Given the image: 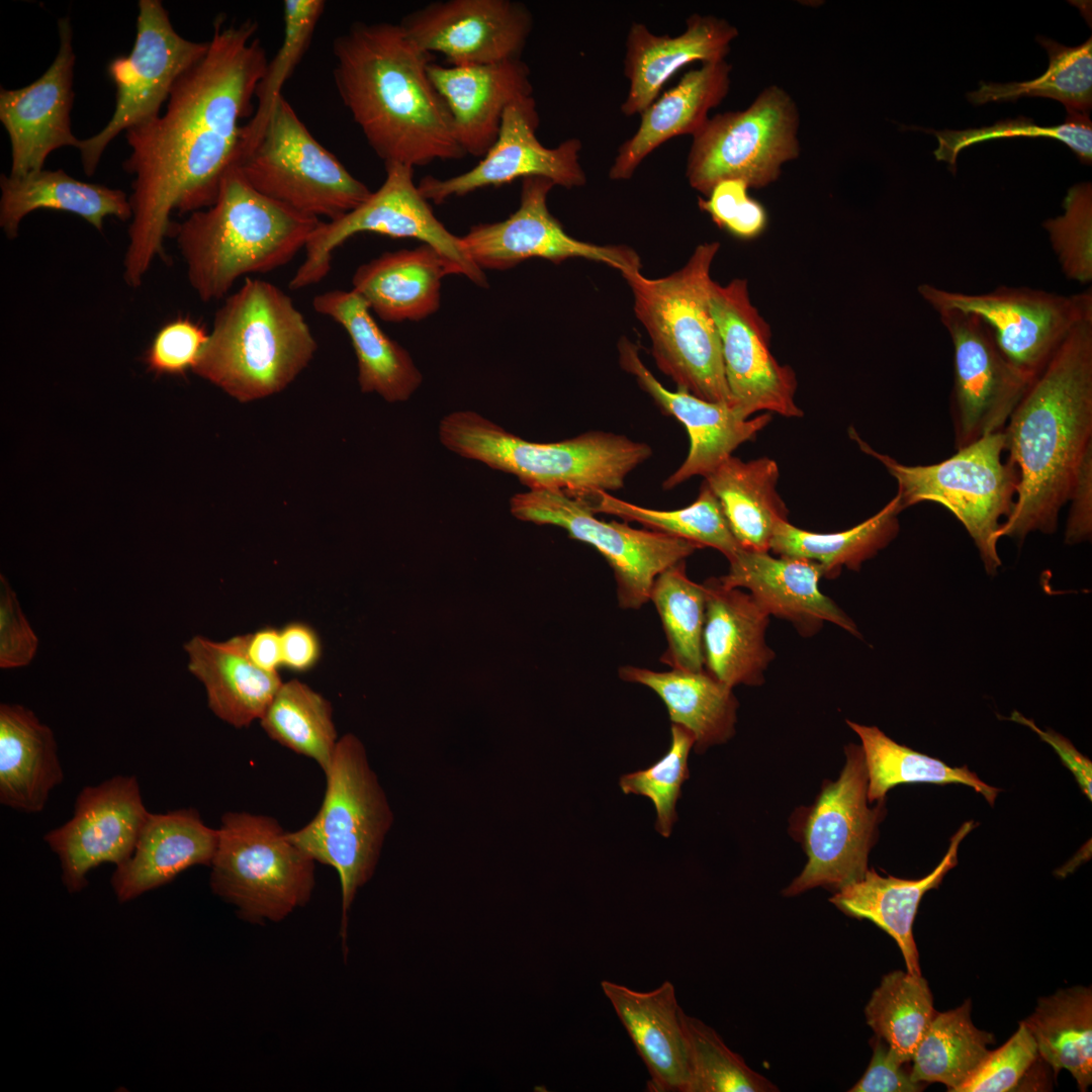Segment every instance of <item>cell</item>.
I'll use <instances>...</instances> for the list:
<instances>
[{"instance_id":"e575fe53","label":"cell","mask_w":1092,"mask_h":1092,"mask_svg":"<svg viewBox=\"0 0 1092 1092\" xmlns=\"http://www.w3.org/2000/svg\"><path fill=\"white\" fill-rule=\"evenodd\" d=\"M453 274L449 263L433 247L387 252L360 265L352 289L381 320L418 322L440 306L442 278Z\"/></svg>"},{"instance_id":"11a10c76","label":"cell","mask_w":1092,"mask_h":1092,"mask_svg":"<svg viewBox=\"0 0 1092 1092\" xmlns=\"http://www.w3.org/2000/svg\"><path fill=\"white\" fill-rule=\"evenodd\" d=\"M1064 213L1042 222L1064 275L1083 285L1092 281V184L1073 185Z\"/></svg>"},{"instance_id":"bcb514c9","label":"cell","mask_w":1092,"mask_h":1092,"mask_svg":"<svg viewBox=\"0 0 1092 1092\" xmlns=\"http://www.w3.org/2000/svg\"><path fill=\"white\" fill-rule=\"evenodd\" d=\"M332 715L329 701L293 679L282 682L260 723L271 739L314 760L326 775L339 740Z\"/></svg>"},{"instance_id":"f546056e","label":"cell","mask_w":1092,"mask_h":1092,"mask_svg":"<svg viewBox=\"0 0 1092 1092\" xmlns=\"http://www.w3.org/2000/svg\"><path fill=\"white\" fill-rule=\"evenodd\" d=\"M601 988L649 1072V1090L685 1092L689 1052L673 984L643 992L603 980Z\"/></svg>"},{"instance_id":"be15d7a7","label":"cell","mask_w":1092,"mask_h":1092,"mask_svg":"<svg viewBox=\"0 0 1092 1092\" xmlns=\"http://www.w3.org/2000/svg\"><path fill=\"white\" fill-rule=\"evenodd\" d=\"M1010 720L1029 727L1042 741L1049 743L1074 775L1086 797L1092 800V762L1088 757L1080 753L1066 737L1052 729H1039L1032 720L1025 718L1019 712H1013Z\"/></svg>"},{"instance_id":"60d3db41","label":"cell","mask_w":1092,"mask_h":1092,"mask_svg":"<svg viewBox=\"0 0 1092 1092\" xmlns=\"http://www.w3.org/2000/svg\"><path fill=\"white\" fill-rule=\"evenodd\" d=\"M1023 1023L1033 1036L1040 1056L1058 1075L1070 1072L1078 1088L1092 1083V992L1075 986L1037 1000Z\"/></svg>"},{"instance_id":"484cf974","label":"cell","mask_w":1092,"mask_h":1092,"mask_svg":"<svg viewBox=\"0 0 1092 1092\" xmlns=\"http://www.w3.org/2000/svg\"><path fill=\"white\" fill-rule=\"evenodd\" d=\"M822 576L825 569L812 560L741 549L719 579L748 590L769 616L789 621L804 637L816 634L824 622L860 637L854 621L820 590Z\"/></svg>"},{"instance_id":"6f0895ef","label":"cell","mask_w":1092,"mask_h":1092,"mask_svg":"<svg viewBox=\"0 0 1092 1092\" xmlns=\"http://www.w3.org/2000/svg\"><path fill=\"white\" fill-rule=\"evenodd\" d=\"M207 340L208 333L199 323L190 317H176L157 332L145 362L157 375H183L193 370Z\"/></svg>"},{"instance_id":"7a4b0ae2","label":"cell","mask_w":1092,"mask_h":1092,"mask_svg":"<svg viewBox=\"0 0 1092 1092\" xmlns=\"http://www.w3.org/2000/svg\"><path fill=\"white\" fill-rule=\"evenodd\" d=\"M333 53L338 93L384 164L415 168L466 156L429 77L431 55L399 24L355 22L336 37Z\"/></svg>"},{"instance_id":"680465c9","label":"cell","mask_w":1092,"mask_h":1092,"mask_svg":"<svg viewBox=\"0 0 1092 1092\" xmlns=\"http://www.w3.org/2000/svg\"><path fill=\"white\" fill-rule=\"evenodd\" d=\"M747 184L739 179H727L717 183L707 199H699V207L733 236L751 240L758 237L766 225L763 206L748 195Z\"/></svg>"},{"instance_id":"5bb4252c","label":"cell","mask_w":1092,"mask_h":1092,"mask_svg":"<svg viewBox=\"0 0 1092 1092\" xmlns=\"http://www.w3.org/2000/svg\"><path fill=\"white\" fill-rule=\"evenodd\" d=\"M510 511L518 520L564 529L570 538L592 545L613 570L619 606L639 609L650 601L655 578L702 547L649 529L596 517L587 496L560 490L529 489L515 494Z\"/></svg>"},{"instance_id":"5b68a950","label":"cell","mask_w":1092,"mask_h":1092,"mask_svg":"<svg viewBox=\"0 0 1092 1092\" xmlns=\"http://www.w3.org/2000/svg\"><path fill=\"white\" fill-rule=\"evenodd\" d=\"M316 342L292 299L248 278L216 310L193 372L241 402L284 389L311 360Z\"/></svg>"},{"instance_id":"f907efd6","label":"cell","mask_w":1092,"mask_h":1092,"mask_svg":"<svg viewBox=\"0 0 1092 1092\" xmlns=\"http://www.w3.org/2000/svg\"><path fill=\"white\" fill-rule=\"evenodd\" d=\"M323 0H286L283 4L284 36L256 91L254 115L243 125L237 162L247 157L259 143L281 90L304 56L324 12Z\"/></svg>"},{"instance_id":"8fae6325","label":"cell","mask_w":1092,"mask_h":1092,"mask_svg":"<svg viewBox=\"0 0 1092 1092\" xmlns=\"http://www.w3.org/2000/svg\"><path fill=\"white\" fill-rule=\"evenodd\" d=\"M839 778L825 781L809 807L794 813L792 829L808 860L783 891L796 896L816 887L833 892L861 880L885 817V799L873 808L868 800V772L861 747L848 744Z\"/></svg>"},{"instance_id":"f35d334b","label":"cell","mask_w":1092,"mask_h":1092,"mask_svg":"<svg viewBox=\"0 0 1092 1092\" xmlns=\"http://www.w3.org/2000/svg\"><path fill=\"white\" fill-rule=\"evenodd\" d=\"M619 676L656 693L665 704L672 724L692 733L699 754L710 746L725 743L735 733L738 702L732 688L705 669L654 671L624 665L619 668Z\"/></svg>"},{"instance_id":"44dd1931","label":"cell","mask_w":1092,"mask_h":1092,"mask_svg":"<svg viewBox=\"0 0 1092 1092\" xmlns=\"http://www.w3.org/2000/svg\"><path fill=\"white\" fill-rule=\"evenodd\" d=\"M149 814L134 776H115L84 787L73 817L43 836L60 859L67 891H82L88 873L99 864L118 867L129 859Z\"/></svg>"},{"instance_id":"7bdbcfd3","label":"cell","mask_w":1092,"mask_h":1092,"mask_svg":"<svg viewBox=\"0 0 1092 1092\" xmlns=\"http://www.w3.org/2000/svg\"><path fill=\"white\" fill-rule=\"evenodd\" d=\"M994 1042L991 1033L977 1028L971 1019V1001L936 1013L918 1043L910 1076L920 1083H941L959 1092L985 1061Z\"/></svg>"},{"instance_id":"f6af8a7d","label":"cell","mask_w":1092,"mask_h":1092,"mask_svg":"<svg viewBox=\"0 0 1092 1092\" xmlns=\"http://www.w3.org/2000/svg\"><path fill=\"white\" fill-rule=\"evenodd\" d=\"M1050 64L1039 77L1025 82L985 83L967 94L975 104L1014 102L1021 97H1046L1060 101L1067 113L1089 115L1092 107V37L1077 47H1066L1037 36Z\"/></svg>"},{"instance_id":"e0dca14e","label":"cell","mask_w":1092,"mask_h":1092,"mask_svg":"<svg viewBox=\"0 0 1092 1092\" xmlns=\"http://www.w3.org/2000/svg\"><path fill=\"white\" fill-rule=\"evenodd\" d=\"M209 48V41H192L173 27L160 0H140L136 36L127 56L112 59L107 73L116 89L114 112L96 134L80 141L78 150L84 172L92 176L109 143L121 131L160 115L177 80Z\"/></svg>"},{"instance_id":"91938a15","label":"cell","mask_w":1092,"mask_h":1092,"mask_svg":"<svg viewBox=\"0 0 1092 1092\" xmlns=\"http://www.w3.org/2000/svg\"><path fill=\"white\" fill-rule=\"evenodd\" d=\"M38 648V638L26 619L16 593L0 576V667L14 669L28 665Z\"/></svg>"},{"instance_id":"ab89813d","label":"cell","mask_w":1092,"mask_h":1092,"mask_svg":"<svg viewBox=\"0 0 1092 1092\" xmlns=\"http://www.w3.org/2000/svg\"><path fill=\"white\" fill-rule=\"evenodd\" d=\"M779 475L772 459L745 462L731 455L705 477L745 550L768 552L776 526L788 521V509L777 491Z\"/></svg>"},{"instance_id":"9f6ffc18","label":"cell","mask_w":1092,"mask_h":1092,"mask_svg":"<svg viewBox=\"0 0 1092 1092\" xmlns=\"http://www.w3.org/2000/svg\"><path fill=\"white\" fill-rule=\"evenodd\" d=\"M1037 1057L1035 1040L1021 1022L1007 1042L996 1051H990L977 1072L959 1092L1011 1091Z\"/></svg>"},{"instance_id":"ac0fdd59","label":"cell","mask_w":1092,"mask_h":1092,"mask_svg":"<svg viewBox=\"0 0 1092 1092\" xmlns=\"http://www.w3.org/2000/svg\"><path fill=\"white\" fill-rule=\"evenodd\" d=\"M710 305L721 340L733 405L745 419L759 411L802 417L794 370L770 352L771 331L750 299L746 279L712 282Z\"/></svg>"},{"instance_id":"52a82bcc","label":"cell","mask_w":1092,"mask_h":1092,"mask_svg":"<svg viewBox=\"0 0 1092 1092\" xmlns=\"http://www.w3.org/2000/svg\"><path fill=\"white\" fill-rule=\"evenodd\" d=\"M719 249L718 242L699 245L680 269L664 277L647 278L641 270L622 276L659 370L677 388L707 401L733 404L710 305L711 267Z\"/></svg>"},{"instance_id":"d4e9b609","label":"cell","mask_w":1092,"mask_h":1092,"mask_svg":"<svg viewBox=\"0 0 1092 1092\" xmlns=\"http://www.w3.org/2000/svg\"><path fill=\"white\" fill-rule=\"evenodd\" d=\"M618 351L622 369L635 377L662 413L675 418L688 432V456L663 481L664 489L696 475L708 476L738 446L753 440L771 420L767 413L745 419L733 404L707 401L681 388L668 390L645 366L638 346L625 337L618 343Z\"/></svg>"},{"instance_id":"6da1fadb","label":"cell","mask_w":1092,"mask_h":1092,"mask_svg":"<svg viewBox=\"0 0 1092 1092\" xmlns=\"http://www.w3.org/2000/svg\"><path fill=\"white\" fill-rule=\"evenodd\" d=\"M257 30L254 20L225 24L217 16L207 53L174 84L166 112L125 131L131 151L122 166L133 180L123 279L131 288L164 255L172 212L212 205L237 162L241 121L253 112L268 64Z\"/></svg>"},{"instance_id":"9a60e30c","label":"cell","mask_w":1092,"mask_h":1092,"mask_svg":"<svg viewBox=\"0 0 1092 1092\" xmlns=\"http://www.w3.org/2000/svg\"><path fill=\"white\" fill-rule=\"evenodd\" d=\"M918 293L936 312L954 309L979 316L1006 360L1030 380L1078 326L1092 320L1090 287L1069 295L1008 285L966 293L923 283Z\"/></svg>"},{"instance_id":"1f68e13d","label":"cell","mask_w":1092,"mask_h":1092,"mask_svg":"<svg viewBox=\"0 0 1092 1092\" xmlns=\"http://www.w3.org/2000/svg\"><path fill=\"white\" fill-rule=\"evenodd\" d=\"M731 66L726 60L703 64L686 73L671 89L654 100L642 113L635 133L624 142L614 159L609 176L630 179L643 160L668 140L697 133L730 88Z\"/></svg>"},{"instance_id":"74e56055","label":"cell","mask_w":1092,"mask_h":1092,"mask_svg":"<svg viewBox=\"0 0 1092 1092\" xmlns=\"http://www.w3.org/2000/svg\"><path fill=\"white\" fill-rule=\"evenodd\" d=\"M0 226L9 239L18 235L21 220L38 209L73 213L98 232L104 219H131L129 197L120 189L87 183L64 170H40L22 177L0 176Z\"/></svg>"},{"instance_id":"836d02e7","label":"cell","mask_w":1092,"mask_h":1092,"mask_svg":"<svg viewBox=\"0 0 1092 1092\" xmlns=\"http://www.w3.org/2000/svg\"><path fill=\"white\" fill-rule=\"evenodd\" d=\"M189 671L202 682L211 712L235 728L260 720L282 685L279 674L261 669L247 652V635L225 641L203 636L184 644Z\"/></svg>"},{"instance_id":"8d00e7d4","label":"cell","mask_w":1092,"mask_h":1092,"mask_svg":"<svg viewBox=\"0 0 1092 1092\" xmlns=\"http://www.w3.org/2000/svg\"><path fill=\"white\" fill-rule=\"evenodd\" d=\"M313 309L341 325L358 360L363 392H376L388 402L404 401L422 383L411 355L377 325L365 299L353 289L330 290L312 299Z\"/></svg>"},{"instance_id":"681fc988","label":"cell","mask_w":1092,"mask_h":1092,"mask_svg":"<svg viewBox=\"0 0 1092 1092\" xmlns=\"http://www.w3.org/2000/svg\"><path fill=\"white\" fill-rule=\"evenodd\" d=\"M650 601L660 617L667 640L661 661L671 669L704 670L702 635L706 610L703 583L691 580L685 560L658 574Z\"/></svg>"},{"instance_id":"4316f807","label":"cell","mask_w":1092,"mask_h":1092,"mask_svg":"<svg viewBox=\"0 0 1092 1092\" xmlns=\"http://www.w3.org/2000/svg\"><path fill=\"white\" fill-rule=\"evenodd\" d=\"M428 73L448 108L455 138L465 155H485L510 105L535 102L530 70L521 59L474 66L431 63Z\"/></svg>"},{"instance_id":"816d5d0a","label":"cell","mask_w":1092,"mask_h":1092,"mask_svg":"<svg viewBox=\"0 0 1092 1092\" xmlns=\"http://www.w3.org/2000/svg\"><path fill=\"white\" fill-rule=\"evenodd\" d=\"M681 1020L689 1052V1078L685 1092L779 1090L731 1051L714 1028L685 1011Z\"/></svg>"},{"instance_id":"d590c367","label":"cell","mask_w":1092,"mask_h":1092,"mask_svg":"<svg viewBox=\"0 0 1092 1092\" xmlns=\"http://www.w3.org/2000/svg\"><path fill=\"white\" fill-rule=\"evenodd\" d=\"M63 780L53 730L30 709L1 704L0 803L19 812H40Z\"/></svg>"},{"instance_id":"ffe728a7","label":"cell","mask_w":1092,"mask_h":1092,"mask_svg":"<svg viewBox=\"0 0 1092 1092\" xmlns=\"http://www.w3.org/2000/svg\"><path fill=\"white\" fill-rule=\"evenodd\" d=\"M554 183L543 177L523 179L520 205L508 218L478 223L460 237L466 253L482 271L507 270L530 258L559 264L570 258L601 262L622 273L641 270L639 255L625 246H601L569 236L550 213L547 196Z\"/></svg>"},{"instance_id":"4fadbf2b","label":"cell","mask_w":1092,"mask_h":1092,"mask_svg":"<svg viewBox=\"0 0 1092 1092\" xmlns=\"http://www.w3.org/2000/svg\"><path fill=\"white\" fill-rule=\"evenodd\" d=\"M799 120L795 101L777 85L764 88L744 110L709 117L693 135L689 184L708 196L727 179L742 180L749 188L775 182L782 166L799 156Z\"/></svg>"},{"instance_id":"c3c4849f","label":"cell","mask_w":1092,"mask_h":1092,"mask_svg":"<svg viewBox=\"0 0 1092 1092\" xmlns=\"http://www.w3.org/2000/svg\"><path fill=\"white\" fill-rule=\"evenodd\" d=\"M936 1013L927 981L903 971L885 975L864 1009L868 1025L903 1064L911 1062Z\"/></svg>"},{"instance_id":"30bf717a","label":"cell","mask_w":1092,"mask_h":1092,"mask_svg":"<svg viewBox=\"0 0 1092 1092\" xmlns=\"http://www.w3.org/2000/svg\"><path fill=\"white\" fill-rule=\"evenodd\" d=\"M217 831L209 885L240 918L279 922L310 900L315 861L275 818L231 811Z\"/></svg>"},{"instance_id":"ee69618b","label":"cell","mask_w":1092,"mask_h":1092,"mask_svg":"<svg viewBox=\"0 0 1092 1092\" xmlns=\"http://www.w3.org/2000/svg\"><path fill=\"white\" fill-rule=\"evenodd\" d=\"M847 725L860 739L868 772L870 803L886 798L887 792L901 784H964L980 793L993 806L1000 789L989 786L968 766L952 767L944 761L899 744L876 726L849 720Z\"/></svg>"},{"instance_id":"f5cc1de1","label":"cell","mask_w":1092,"mask_h":1092,"mask_svg":"<svg viewBox=\"0 0 1092 1092\" xmlns=\"http://www.w3.org/2000/svg\"><path fill=\"white\" fill-rule=\"evenodd\" d=\"M938 148L933 152L937 161H944L954 174L957 159L962 150L986 141L1001 138H1052L1066 144L1085 165L1092 162V123L1089 115L1067 113L1065 123L1042 126L1025 116L999 120L993 125L963 130L932 131Z\"/></svg>"},{"instance_id":"7c38bea8","label":"cell","mask_w":1092,"mask_h":1092,"mask_svg":"<svg viewBox=\"0 0 1092 1092\" xmlns=\"http://www.w3.org/2000/svg\"><path fill=\"white\" fill-rule=\"evenodd\" d=\"M236 165L264 196L302 214L335 220L371 194L309 132L281 96L252 152Z\"/></svg>"},{"instance_id":"83f0119b","label":"cell","mask_w":1092,"mask_h":1092,"mask_svg":"<svg viewBox=\"0 0 1092 1092\" xmlns=\"http://www.w3.org/2000/svg\"><path fill=\"white\" fill-rule=\"evenodd\" d=\"M703 585L704 669L732 689L762 685L776 656L765 639L770 616L749 593L726 586L719 577H711Z\"/></svg>"},{"instance_id":"3957f363","label":"cell","mask_w":1092,"mask_h":1092,"mask_svg":"<svg viewBox=\"0 0 1092 1092\" xmlns=\"http://www.w3.org/2000/svg\"><path fill=\"white\" fill-rule=\"evenodd\" d=\"M1003 433L1018 485L998 537L1022 542L1034 531L1052 534L1092 448V320L1068 336L1031 381Z\"/></svg>"},{"instance_id":"d6a6232c","label":"cell","mask_w":1092,"mask_h":1092,"mask_svg":"<svg viewBox=\"0 0 1092 1092\" xmlns=\"http://www.w3.org/2000/svg\"><path fill=\"white\" fill-rule=\"evenodd\" d=\"M965 822L951 836L948 849L937 867L919 880L883 877L874 869L863 878L834 892L829 901L845 915L867 919L889 934L898 944L907 972L921 975L919 953L913 936V922L922 897L937 888L944 876L957 866L960 843L974 828Z\"/></svg>"},{"instance_id":"cb8c5ba5","label":"cell","mask_w":1092,"mask_h":1092,"mask_svg":"<svg viewBox=\"0 0 1092 1092\" xmlns=\"http://www.w3.org/2000/svg\"><path fill=\"white\" fill-rule=\"evenodd\" d=\"M60 46L48 70L19 89H0V120L11 144L10 176L43 169L48 156L80 145L71 128L75 54L68 17L58 21Z\"/></svg>"},{"instance_id":"db71d44e","label":"cell","mask_w":1092,"mask_h":1092,"mask_svg":"<svg viewBox=\"0 0 1092 1092\" xmlns=\"http://www.w3.org/2000/svg\"><path fill=\"white\" fill-rule=\"evenodd\" d=\"M671 740L667 752L651 766L626 774L619 786L626 795L648 798L656 812L655 829L663 837L671 834L677 821L675 806L681 796V786L689 779V753L695 739L684 727L671 725Z\"/></svg>"},{"instance_id":"7402d4cb","label":"cell","mask_w":1092,"mask_h":1092,"mask_svg":"<svg viewBox=\"0 0 1092 1092\" xmlns=\"http://www.w3.org/2000/svg\"><path fill=\"white\" fill-rule=\"evenodd\" d=\"M398 24L425 53L441 54L451 66H474L521 59L533 17L513 0H447L412 11Z\"/></svg>"},{"instance_id":"6125c7cd","label":"cell","mask_w":1092,"mask_h":1092,"mask_svg":"<svg viewBox=\"0 0 1092 1092\" xmlns=\"http://www.w3.org/2000/svg\"><path fill=\"white\" fill-rule=\"evenodd\" d=\"M1068 502L1071 506L1065 542L1072 545L1090 540L1092 534V448L1085 453L1077 469Z\"/></svg>"},{"instance_id":"277c9868","label":"cell","mask_w":1092,"mask_h":1092,"mask_svg":"<svg viewBox=\"0 0 1092 1092\" xmlns=\"http://www.w3.org/2000/svg\"><path fill=\"white\" fill-rule=\"evenodd\" d=\"M321 222L259 193L234 164L213 204L173 224L171 234L192 289L209 302L225 297L240 277L290 262Z\"/></svg>"},{"instance_id":"d6986e66","label":"cell","mask_w":1092,"mask_h":1092,"mask_svg":"<svg viewBox=\"0 0 1092 1092\" xmlns=\"http://www.w3.org/2000/svg\"><path fill=\"white\" fill-rule=\"evenodd\" d=\"M937 313L953 348L950 411L958 450L1003 431L1032 380L1006 360L979 316L954 309Z\"/></svg>"},{"instance_id":"9c48e42d","label":"cell","mask_w":1092,"mask_h":1092,"mask_svg":"<svg viewBox=\"0 0 1092 1092\" xmlns=\"http://www.w3.org/2000/svg\"><path fill=\"white\" fill-rule=\"evenodd\" d=\"M859 448L879 460L896 479L901 510L922 502L943 506L963 524L976 544L988 574L997 573L998 533L1010 516L1018 473L1003 461V431L989 434L958 449L947 459L929 465H905L874 450L855 433ZM1004 520V521H1005Z\"/></svg>"},{"instance_id":"03108f58","label":"cell","mask_w":1092,"mask_h":1092,"mask_svg":"<svg viewBox=\"0 0 1092 1092\" xmlns=\"http://www.w3.org/2000/svg\"><path fill=\"white\" fill-rule=\"evenodd\" d=\"M247 652L254 664L263 670L276 672L282 665L280 631L264 628L247 635Z\"/></svg>"},{"instance_id":"2e32d148","label":"cell","mask_w":1092,"mask_h":1092,"mask_svg":"<svg viewBox=\"0 0 1092 1092\" xmlns=\"http://www.w3.org/2000/svg\"><path fill=\"white\" fill-rule=\"evenodd\" d=\"M382 185L355 209L322 221L305 246V258L289 282L292 290L322 281L331 270L336 248L359 233L391 238H412L433 247L449 263L453 274L464 275L480 287L487 286L484 272L470 259L459 237L436 217L414 181V168L386 163Z\"/></svg>"},{"instance_id":"4dcf8cb0","label":"cell","mask_w":1092,"mask_h":1092,"mask_svg":"<svg viewBox=\"0 0 1092 1092\" xmlns=\"http://www.w3.org/2000/svg\"><path fill=\"white\" fill-rule=\"evenodd\" d=\"M217 841V829L207 826L195 809L150 813L132 855L112 874L118 902L168 884L191 867H210Z\"/></svg>"},{"instance_id":"ba28073f","label":"cell","mask_w":1092,"mask_h":1092,"mask_svg":"<svg viewBox=\"0 0 1092 1092\" xmlns=\"http://www.w3.org/2000/svg\"><path fill=\"white\" fill-rule=\"evenodd\" d=\"M326 776V792L315 816L291 840L315 862L337 872L342 895L341 936L346 943L348 912L358 890L373 876L393 821L387 797L358 737L339 738Z\"/></svg>"},{"instance_id":"94428289","label":"cell","mask_w":1092,"mask_h":1092,"mask_svg":"<svg viewBox=\"0 0 1092 1092\" xmlns=\"http://www.w3.org/2000/svg\"><path fill=\"white\" fill-rule=\"evenodd\" d=\"M904 1064L880 1037L875 1038L873 1057L862 1077L850 1092H918L924 1085L912 1080Z\"/></svg>"},{"instance_id":"e7e4bbea","label":"cell","mask_w":1092,"mask_h":1092,"mask_svg":"<svg viewBox=\"0 0 1092 1092\" xmlns=\"http://www.w3.org/2000/svg\"><path fill=\"white\" fill-rule=\"evenodd\" d=\"M282 665L294 671H306L318 660L321 644L315 632L306 624L294 622L281 631Z\"/></svg>"},{"instance_id":"8992f818","label":"cell","mask_w":1092,"mask_h":1092,"mask_svg":"<svg viewBox=\"0 0 1092 1092\" xmlns=\"http://www.w3.org/2000/svg\"><path fill=\"white\" fill-rule=\"evenodd\" d=\"M439 438L453 453L513 474L529 489L581 496L622 488L629 473L652 454L646 443L602 431L530 442L471 411L444 417Z\"/></svg>"},{"instance_id":"b9f144b4","label":"cell","mask_w":1092,"mask_h":1092,"mask_svg":"<svg viewBox=\"0 0 1092 1092\" xmlns=\"http://www.w3.org/2000/svg\"><path fill=\"white\" fill-rule=\"evenodd\" d=\"M895 495L881 511L862 523L842 532L815 533L781 521L775 528L771 550L779 556L795 557L819 563L826 576H834L842 567L858 570L861 564L884 549L898 534L901 512Z\"/></svg>"},{"instance_id":"f1b7e54d","label":"cell","mask_w":1092,"mask_h":1092,"mask_svg":"<svg viewBox=\"0 0 1092 1092\" xmlns=\"http://www.w3.org/2000/svg\"><path fill=\"white\" fill-rule=\"evenodd\" d=\"M737 28L713 15L693 14L685 30L675 36L654 34L642 23L634 22L626 39L624 73L629 81L621 111L641 114L679 69L690 63L703 64L725 60Z\"/></svg>"},{"instance_id":"603a6c76","label":"cell","mask_w":1092,"mask_h":1092,"mask_svg":"<svg viewBox=\"0 0 1092 1092\" xmlns=\"http://www.w3.org/2000/svg\"><path fill=\"white\" fill-rule=\"evenodd\" d=\"M538 124L535 102L510 105L494 143L482 159L470 170L448 179L424 177L418 184L421 194L440 204L452 196L527 177H543L569 189L584 185L586 176L579 163L581 142L568 139L555 148L544 147L535 133Z\"/></svg>"},{"instance_id":"7dc6e473","label":"cell","mask_w":1092,"mask_h":1092,"mask_svg":"<svg viewBox=\"0 0 1092 1092\" xmlns=\"http://www.w3.org/2000/svg\"><path fill=\"white\" fill-rule=\"evenodd\" d=\"M595 514H606L645 528L720 551L728 561L743 549L733 536L720 503L703 482L695 502L682 509L658 511L622 500L607 491L587 496Z\"/></svg>"}]
</instances>
